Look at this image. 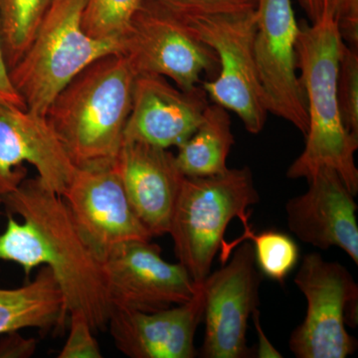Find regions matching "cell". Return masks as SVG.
<instances>
[{"label":"cell","instance_id":"obj_1","mask_svg":"<svg viewBox=\"0 0 358 358\" xmlns=\"http://www.w3.org/2000/svg\"><path fill=\"white\" fill-rule=\"evenodd\" d=\"M1 204L8 221L0 234V261L18 264L27 279L40 265L50 268L68 313H83L94 331H106L113 308L103 257L78 227L64 199L37 176L3 195Z\"/></svg>","mask_w":358,"mask_h":358},{"label":"cell","instance_id":"obj_2","mask_svg":"<svg viewBox=\"0 0 358 358\" xmlns=\"http://www.w3.org/2000/svg\"><path fill=\"white\" fill-rule=\"evenodd\" d=\"M343 42L338 21L329 11L317 22H301L296 43V67L307 98L306 145L287 171L291 179L310 180L322 167L338 173L357 195L358 169L355 155L358 138L346 129L338 98L339 59Z\"/></svg>","mask_w":358,"mask_h":358},{"label":"cell","instance_id":"obj_3","mask_svg":"<svg viewBox=\"0 0 358 358\" xmlns=\"http://www.w3.org/2000/svg\"><path fill=\"white\" fill-rule=\"evenodd\" d=\"M136 77L124 56L110 54L81 71L51 103L47 120L77 169L114 166Z\"/></svg>","mask_w":358,"mask_h":358},{"label":"cell","instance_id":"obj_4","mask_svg":"<svg viewBox=\"0 0 358 358\" xmlns=\"http://www.w3.org/2000/svg\"><path fill=\"white\" fill-rule=\"evenodd\" d=\"M260 201L248 166L203 178H185L169 234L178 263L195 284L210 274L212 263L233 219L248 222L249 208Z\"/></svg>","mask_w":358,"mask_h":358},{"label":"cell","instance_id":"obj_5","mask_svg":"<svg viewBox=\"0 0 358 358\" xmlns=\"http://www.w3.org/2000/svg\"><path fill=\"white\" fill-rule=\"evenodd\" d=\"M86 0H53L31 43L9 70L26 109L46 115L56 96L98 59L121 54V43L89 36L82 27Z\"/></svg>","mask_w":358,"mask_h":358},{"label":"cell","instance_id":"obj_6","mask_svg":"<svg viewBox=\"0 0 358 358\" xmlns=\"http://www.w3.org/2000/svg\"><path fill=\"white\" fill-rule=\"evenodd\" d=\"M178 18L217 55V76L201 84L207 98L234 112L248 133H261L268 113L254 51L256 10Z\"/></svg>","mask_w":358,"mask_h":358},{"label":"cell","instance_id":"obj_7","mask_svg":"<svg viewBox=\"0 0 358 358\" xmlns=\"http://www.w3.org/2000/svg\"><path fill=\"white\" fill-rule=\"evenodd\" d=\"M294 284L307 301L303 322L289 336V348L298 358H345L357 350L346 324H357L358 285L350 271L319 253L301 261Z\"/></svg>","mask_w":358,"mask_h":358},{"label":"cell","instance_id":"obj_8","mask_svg":"<svg viewBox=\"0 0 358 358\" xmlns=\"http://www.w3.org/2000/svg\"><path fill=\"white\" fill-rule=\"evenodd\" d=\"M121 55L136 76L157 75L189 92L217 76L218 57L173 14L145 0L121 40Z\"/></svg>","mask_w":358,"mask_h":358},{"label":"cell","instance_id":"obj_9","mask_svg":"<svg viewBox=\"0 0 358 358\" xmlns=\"http://www.w3.org/2000/svg\"><path fill=\"white\" fill-rule=\"evenodd\" d=\"M200 282L205 320L200 355L204 358L249 357L247 327L252 313L260 305L263 275L249 242L238 247L232 258Z\"/></svg>","mask_w":358,"mask_h":358},{"label":"cell","instance_id":"obj_10","mask_svg":"<svg viewBox=\"0 0 358 358\" xmlns=\"http://www.w3.org/2000/svg\"><path fill=\"white\" fill-rule=\"evenodd\" d=\"M106 289L113 310L152 313L192 300L199 284L180 263L166 262L150 240H129L103 256Z\"/></svg>","mask_w":358,"mask_h":358},{"label":"cell","instance_id":"obj_11","mask_svg":"<svg viewBox=\"0 0 358 358\" xmlns=\"http://www.w3.org/2000/svg\"><path fill=\"white\" fill-rule=\"evenodd\" d=\"M254 51L268 114L291 122L305 136L307 98L296 75V43L300 23L292 0H258Z\"/></svg>","mask_w":358,"mask_h":358},{"label":"cell","instance_id":"obj_12","mask_svg":"<svg viewBox=\"0 0 358 358\" xmlns=\"http://www.w3.org/2000/svg\"><path fill=\"white\" fill-rule=\"evenodd\" d=\"M25 162L61 196L77 169L46 115L0 103V200L24 180Z\"/></svg>","mask_w":358,"mask_h":358},{"label":"cell","instance_id":"obj_13","mask_svg":"<svg viewBox=\"0 0 358 358\" xmlns=\"http://www.w3.org/2000/svg\"><path fill=\"white\" fill-rule=\"evenodd\" d=\"M78 227L103 257L129 240H152L114 166L76 169L62 195Z\"/></svg>","mask_w":358,"mask_h":358},{"label":"cell","instance_id":"obj_14","mask_svg":"<svg viewBox=\"0 0 358 358\" xmlns=\"http://www.w3.org/2000/svg\"><path fill=\"white\" fill-rule=\"evenodd\" d=\"M202 87L185 92L166 78L138 75L124 141H141L164 150L182 145L199 128L208 107Z\"/></svg>","mask_w":358,"mask_h":358},{"label":"cell","instance_id":"obj_15","mask_svg":"<svg viewBox=\"0 0 358 358\" xmlns=\"http://www.w3.org/2000/svg\"><path fill=\"white\" fill-rule=\"evenodd\" d=\"M308 192L286 204L289 229L320 250L338 247L358 265L357 205L338 173L322 167Z\"/></svg>","mask_w":358,"mask_h":358},{"label":"cell","instance_id":"obj_16","mask_svg":"<svg viewBox=\"0 0 358 358\" xmlns=\"http://www.w3.org/2000/svg\"><path fill=\"white\" fill-rule=\"evenodd\" d=\"M201 285L192 300L145 313L113 310L108 329L115 348L131 358H193L194 338L203 320Z\"/></svg>","mask_w":358,"mask_h":358},{"label":"cell","instance_id":"obj_17","mask_svg":"<svg viewBox=\"0 0 358 358\" xmlns=\"http://www.w3.org/2000/svg\"><path fill=\"white\" fill-rule=\"evenodd\" d=\"M114 166L129 203L152 237L169 234L185 178L176 155L141 141H124Z\"/></svg>","mask_w":358,"mask_h":358},{"label":"cell","instance_id":"obj_18","mask_svg":"<svg viewBox=\"0 0 358 358\" xmlns=\"http://www.w3.org/2000/svg\"><path fill=\"white\" fill-rule=\"evenodd\" d=\"M68 313L64 296L51 268L42 266L32 282L0 289V334L35 327L43 333L63 331Z\"/></svg>","mask_w":358,"mask_h":358},{"label":"cell","instance_id":"obj_19","mask_svg":"<svg viewBox=\"0 0 358 358\" xmlns=\"http://www.w3.org/2000/svg\"><path fill=\"white\" fill-rule=\"evenodd\" d=\"M234 143L228 110L217 103H209L199 128L178 148L176 164L185 178L225 173Z\"/></svg>","mask_w":358,"mask_h":358},{"label":"cell","instance_id":"obj_20","mask_svg":"<svg viewBox=\"0 0 358 358\" xmlns=\"http://www.w3.org/2000/svg\"><path fill=\"white\" fill-rule=\"evenodd\" d=\"M243 234L231 243L221 244V261L227 262L233 250L245 240H250L253 246L257 267L270 279L284 282L299 261L298 245L289 235L278 231L268 230L257 233L250 227L248 222L243 223Z\"/></svg>","mask_w":358,"mask_h":358},{"label":"cell","instance_id":"obj_21","mask_svg":"<svg viewBox=\"0 0 358 358\" xmlns=\"http://www.w3.org/2000/svg\"><path fill=\"white\" fill-rule=\"evenodd\" d=\"M53 0H0V31L10 70L31 43Z\"/></svg>","mask_w":358,"mask_h":358},{"label":"cell","instance_id":"obj_22","mask_svg":"<svg viewBox=\"0 0 358 358\" xmlns=\"http://www.w3.org/2000/svg\"><path fill=\"white\" fill-rule=\"evenodd\" d=\"M145 0H86L82 27L89 36L121 43Z\"/></svg>","mask_w":358,"mask_h":358},{"label":"cell","instance_id":"obj_23","mask_svg":"<svg viewBox=\"0 0 358 358\" xmlns=\"http://www.w3.org/2000/svg\"><path fill=\"white\" fill-rule=\"evenodd\" d=\"M338 98L346 129L358 138V51L345 42L339 59Z\"/></svg>","mask_w":358,"mask_h":358},{"label":"cell","instance_id":"obj_24","mask_svg":"<svg viewBox=\"0 0 358 358\" xmlns=\"http://www.w3.org/2000/svg\"><path fill=\"white\" fill-rule=\"evenodd\" d=\"M178 17L222 15L256 10L258 0H150Z\"/></svg>","mask_w":358,"mask_h":358},{"label":"cell","instance_id":"obj_25","mask_svg":"<svg viewBox=\"0 0 358 358\" xmlns=\"http://www.w3.org/2000/svg\"><path fill=\"white\" fill-rule=\"evenodd\" d=\"M70 315V333L67 341L59 353V358H101L103 357L98 341L94 338V331L86 315L81 312Z\"/></svg>","mask_w":358,"mask_h":358},{"label":"cell","instance_id":"obj_26","mask_svg":"<svg viewBox=\"0 0 358 358\" xmlns=\"http://www.w3.org/2000/svg\"><path fill=\"white\" fill-rule=\"evenodd\" d=\"M333 13L343 42L358 45V0H333Z\"/></svg>","mask_w":358,"mask_h":358},{"label":"cell","instance_id":"obj_27","mask_svg":"<svg viewBox=\"0 0 358 358\" xmlns=\"http://www.w3.org/2000/svg\"><path fill=\"white\" fill-rule=\"evenodd\" d=\"M0 103H10L16 107L26 109L22 98L14 88L9 76V69L4 58L3 49H2L1 31H0Z\"/></svg>","mask_w":358,"mask_h":358},{"label":"cell","instance_id":"obj_28","mask_svg":"<svg viewBox=\"0 0 358 358\" xmlns=\"http://www.w3.org/2000/svg\"><path fill=\"white\" fill-rule=\"evenodd\" d=\"M7 334L10 338L4 339L0 345V357H26L34 352V339L22 338L16 331Z\"/></svg>","mask_w":358,"mask_h":358},{"label":"cell","instance_id":"obj_29","mask_svg":"<svg viewBox=\"0 0 358 358\" xmlns=\"http://www.w3.org/2000/svg\"><path fill=\"white\" fill-rule=\"evenodd\" d=\"M254 326H255L256 333L258 334V350H257V357L260 358H282L281 352L275 350V346L268 341L265 331H264L262 324L260 322V312L256 310L252 313Z\"/></svg>","mask_w":358,"mask_h":358},{"label":"cell","instance_id":"obj_30","mask_svg":"<svg viewBox=\"0 0 358 358\" xmlns=\"http://www.w3.org/2000/svg\"><path fill=\"white\" fill-rule=\"evenodd\" d=\"M300 3L310 23L317 22L324 14L333 11V0H300Z\"/></svg>","mask_w":358,"mask_h":358},{"label":"cell","instance_id":"obj_31","mask_svg":"<svg viewBox=\"0 0 358 358\" xmlns=\"http://www.w3.org/2000/svg\"><path fill=\"white\" fill-rule=\"evenodd\" d=\"M0 205H1V200H0Z\"/></svg>","mask_w":358,"mask_h":358}]
</instances>
